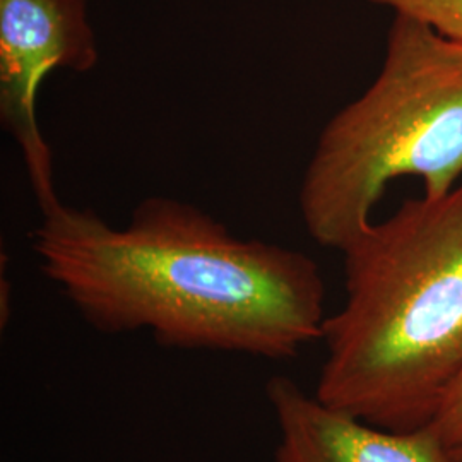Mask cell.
Listing matches in <instances>:
<instances>
[{
  "instance_id": "52a82bcc",
  "label": "cell",
  "mask_w": 462,
  "mask_h": 462,
  "mask_svg": "<svg viewBox=\"0 0 462 462\" xmlns=\"http://www.w3.org/2000/svg\"><path fill=\"white\" fill-rule=\"evenodd\" d=\"M430 427L440 435L447 446L452 448L462 447V368L447 391L442 406Z\"/></svg>"
},
{
  "instance_id": "ba28073f",
  "label": "cell",
  "mask_w": 462,
  "mask_h": 462,
  "mask_svg": "<svg viewBox=\"0 0 462 462\" xmlns=\"http://www.w3.org/2000/svg\"><path fill=\"white\" fill-rule=\"evenodd\" d=\"M456 450H457V454H459V457H461L462 461V447H459V448H456Z\"/></svg>"
},
{
  "instance_id": "7a4b0ae2",
  "label": "cell",
  "mask_w": 462,
  "mask_h": 462,
  "mask_svg": "<svg viewBox=\"0 0 462 462\" xmlns=\"http://www.w3.org/2000/svg\"><path fill=\"white\" fill-rule=\"evenodd\" d=\"M341 254L346 298L324 320L315 396L379 429H423L462 368V185L406 199Z\"/></svg>"
},
{
  "instance_id": "6da1fadb",
  "label": "cell",
  "mask_w": 462,
  "mask_h": 462,
  "mask_svg": "<svg viewBox=\"0 0 462 462\" xmlns=\"http://www.w3.org/2000/svg\"><path fill=\"white\" fill-rule=\"evenodd\" d=\"M42 273L101 334L160 346L295 358L322 339L326 282L307 254L242 238L179 199H143L114 226L60 204L33 233Z\"/></svg>"
},
{
  "instance_id": "277c9868",
  "label": "cell",
  "mask_w": 462,
  "mask_h": 462,
  "mask_svg": "<svg viewBox=\"0 0 462 462\" xmlns=\"http://www.w3.org/2000/svg\"><path fill=\"white\" fill-rule=\"evenodd\" d=\"M98 59L88 0H0V120L23 154L42 215L62 202L36 116L40 86L59 69L89 72Z\"/></svg>"
},
{
  "instance_id": "3957f363",
  "label": "cell",
  "mask_w": 462,
  "mask_h": 462,
  "mask_svg": "<svg viewBox=\"0 0 462 462\" xmlns=\"http://www.w3.org/2000/svg\"><path fill=\"white\" fill-rule=\"evenodd\" d=\"M461 175L462 43L396 14L377 78L315 143L298 196L305 230L341 252L391 180L418 177L437 199Z\"/></svg>"
},
{
  "instance_id": "5b68a950",
  "label": "cell",
  "mask_w": 462,
  "mask_h": 462,
  "mask_svg": "<svg viewBox=\"0 0 462 462\" xmlns=\"http://www.w3.org/2000/svg\"><path fill=\"white\" fill-rule=\"evenodd\" d=\"M280 440L274 462H462L430 425L391 431L334 410L288 375L265 382Z\"/></svg>"
},
{
  "instance_id": "8992f818",
  "label": "cell",
  "mask_w": 462,
  "mask_h": 462,
  "mask_svg": "<svg viewBox=\"0 0 462 462\" xmlns=\"http://www.w3.org/2000/svg\"><path fill=\"white\" fill-rule=\"evenodd\" d=\"M396 14L413 17L448 40L462 43V0H372Z\"/></svg>"
}]
</instances>
